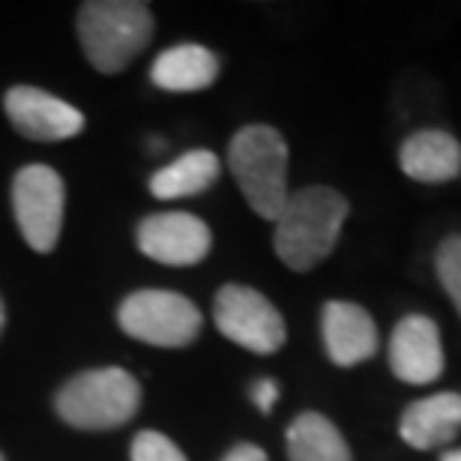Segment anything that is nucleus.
I'll return each instance as SVG.
<instances>
[{"mask_svg":"<svg viewBox=\"0 0 461 461\" xmlns=\"http://www.w3.org/2000/svg\"><path fill=\"white\" fill-rule=\"evenodd\" d=\"M9 123L31 141H67L85 129V114L76 105L45 94L40 87H9L4 96Z\"/></svg>","mask_w":461,"mask_h":461,"instance_id":"1a4fd4ad","label":"nucleus"},{"mask_svg":"<svg viewBox=\"0 0 461 461\" xmlns=\"http://www.w3.org/2000/svg\"><path fill=\"white\" fill-rule=\"evenodd\" d=\"M153 36V15L135 0H87L78 9V40L90 67L114 76L147 49Z\"/></svg>","mask_w":461,"mask_h":461,"instance_id":"7ed1b4c3","label":"nucleus"},{"mask_svg":"<svg viewBox=\"0 0 461 461\" xmlns=\"http://www.w3.org/2000/svg\"><path fill=\"white\" fill-rule=\"evenodd\" d=\"M0 330H4V300H0Z\"/></svg>","mask_w":461,"mask_h":461,"instance_id":"4be33fe9","label":"nucleus"},{"mask_svg":"<svg viewBox=\"0 0 461 461\" xmlns=\"http://www.w3.org/2000/svg\"><path fill=\"white\" fill-rule=\"evenodd\" d=\"M58 413L72 429L105 431L129 422L141 408V386L117 366L81 372L58 393Z\"/></svg>","mask_w":461,"mask_h":461,"instance_id":"20e7f679","label":"nucleus"},{"mask_svg":"<svg viewBox=\"0 0 461 461\" xmlns=\"http://www.w3.org/2000/svg\"><path fill=\"white\" fill-rule=\"evenodd\" d=\"M399 165L404 177L417 183H449L461 177V141L444 129H420L402 141Z\"/></svg>","mask_w":461,"mask_h":461,"instance_id":"f8f14e48","label":"nucleus"},{"mask_svg":"<svg viewBox=\"0 0 461 461\" xmlns=\"http://www.w3.org/2000/svg\"><path fill=\"white\" fill-rule=\"evenodd\" d=\"M390 368L404 384L426 386L444 375L440 330L429 315H404L390 336Z\"/></svg>","mask_w":461,"mask_h":461,"instance_id":"9d476101","label":"nucleus"},{"mask_svg":"<svg viewBox=\"0 0 461 461\" xmlns=\"http://www.w3.org/2000/svg\"><path fill=\"white\" fill-rule=\"evenodd\" d=\"M117 324L126 336L156 348H186L201 333L198 306L177 291H135L120 303Z\"/></svg>","mask_w":461,"mask_h":461,"instance_id":"39448f33","label":"nucleus"},{"mask_svg":"<svg viewBox=\"0 0 461 461\" xmlns=\"http://www.w3.org/2000/svg\"><path fill=\"white\" fill-rule=\"evenodd\" d=\"M291 461H354L348 440L324 413L306 411L288 426Z\"/></svg>","mask_w":461,"mask_h":461,"instance_id":"dca6fc26","label":"nucleus"},{"mask_svg":"<svg viewBox=\"0 0 461 461\" xmlns=\"http://www.w3.org/2000/svg\"><path fill=\"white\" fill-rule=\"evenodd\" d=\"M435 273L440 279V288L447 291L449 303L461 315V234H449L447 240H440L435 252Z\"/></svg>","mask_w":461,"mask_h":461,"instance_id":"f3484780","label":"nucleus"},{"mask_svg":"<svg viewBox=\"0 0 461 461\" xmlns=\"http://www.w3.org/2000/svg\"><path fill=\"white\" fill-rule=\"evenodd\" d=\"M276 399H279V386H276L273 377H261V381L252 384V402L261 413H270Z\"/></svg>","mask_w":461,"mask_h":461,"instance_id":"6ab92c4d","label":"nucleus"},{"mask_svg":"<svg viewBox=\"0 0 461 461\" xmlns=\"http://www.w3.org/2000/svg\"><path fill=\"white\" fill-rule=\"evenodd\" d=\"M0 461H4V456H0Z\"/></svg>","mask_w":461,"mask_h":461,"instance_id":"5701e85b","label":"nucleus"},{"mask_svg":"<svg viewBox=\"0 0 461 461\" xmlns=\"http://www.w3.org/2000/svg\"><path fill=\"white\" fill-rule=\"evenodd\" d=\"M461 431V395L458 393H435L417 399L404 408L399 420V435L408 447L429 453L449 444Z\"/></svg>","mask_w":461,"mask_h":461,"instance_id":"ddd939ff","label":"nucleus"},{"mask_svg":"<svg viewBox=\"0 0 461 461\" xmlns=\"http://www.w3.org/2000/svg\"><path fill=\"white\" fill-rule=\"evenodd\" d=\"M210 246H213V234L204 219L180 213V210L153 213L138 225V249L150 261L168 267H192L204 261Z\"/></svg>","mask_w":461,"mask_h":461,"instance_id":"6e6552de","label":"nucleus"},{"mask_svg":"<svg viewBox=\"0 0 461 461\" xmlns=\"http://www.w3.org/2000/svg\"><path fill=\"white\" fill-rule=\"evenodd\" d=\"M440 461H461V449H447V453L440 456Z\"/></svg>","mask_w":461,"mask_h":461,"instance_id":"412c9836","label":"nucleus"},{"mask_svg":"<svg viewBox=\"0 0 461 461\" xmlns=\"http://www.w3.org/2000/svg\"><path fill=\"white\" fill-rule=\"evenodd\" d=\"M132 461H186L180 447L159 431H141L132 440Z\"/></svg>","mask_w":461,"mask_h":461,"instance_id":"a211bd4d","label":"nucleus"},{"mask_svg":"<svg viewBox=\"0 0 461 461\" xmlns=\"http://www.w3.org/2000/svg\"><path fill=\"white\" fill-rule=\"evenodd\" d=\"M321 333H324L327 357L336 366L354 368L377 354V327L375 318L363 306L348 300H330L321 312Z\"/></svg>","mask_w":461,"mask_h":461,"instance_id":"9b49d317","label":"nucleus"},{"mask_svg":"<svg viewBox=\"0 0 461 461\" xmlns=\"http://www.w3.org/2000/svg\"><path fill=\"white\" fill-rule=\"evenodd\" d=\"M63 204H67V189H63L60 174L49 165H27L15 174V222L33 252L49 255L58 246L63 228Z\"/></svg>","mask_w":461,"mask_h":461,"instance_id":"0eeeda50","label":"nucleus"},{"mask_svg":"<svg viewBox=\"0 0 461 461\" xmlns=\"http://www.w3.org/2000/svg\"><path fill=\"white\" fill-rule=\"evenodd\" d=\"M222 174L219 156L210 150H189L168 162L150 177V192L159 201H177V198H192L207 192Z\"/></svg>","mask_w":461,"mask_h":461,"instance_id":"2eb2a0df","label":"nucleus"},{"mask_svg":"<svg viewBox=\"0 0 461 461\" xmlns=\"http://www.w3.org/2000/svg\"><path fill=\"white\" fill-rule=\"evenodd\" d=\"M222 461H270V458H267V453H264L261 447H255V444H237Z\"/></svg>","mask_w":461,"mask_h":461,"instance_id":"aec40b11","label":"nucleus"},{"mask_svg":"<svg viewBox=\"0 0 461 461\" xmlns=\"http://www.w3.org/2000/svg\"><path fill=\"white\" fill-rule=\"evenodd\" d=\"M213 321L225 339L261 357L276 354L288 339L282 312L261 291L249 288V285L219 288L213 300Z\"/></svg>","mask_w":461,"mask_h":461,"instance_id":"423d86ee","label":"nucleus"},{"mask_svg":"<svg viewBox=\"0 0 461 461\" xmlns=\"http://www.w3.org/2000/svg\"><path fill=\"white\" fill-rule=\"evenodd\" d=\"M228 168L234 174L246 204L261 219L276 222L288 189V144L279 129L252 123L243 126L228 144Z\"/></svg>","mask_w":461,"mask_h":461,"instance_id":"f03ea898","label":"nucleus"},{"mask_svg":"<svg viewBox=\"0 0 461 461\" xmlns=\"http://www.w3.org/2000/svg\"><path fill=\"white\" fill-rule=\"evenodd\" d=\"M219 76V58L204 45L183 42L162 51L150 67V81L171 94H195L207 90Z\"/></svg>","mask_w":461,"mask_h":461,"instance_id":"4468645a","label":"nucleus"},{"mask_svg":"<svg viewBox=\"0 0 461 461\" xmlns=\"http://www.w3.org/2000/svg\"><path fill=\"white\" fill-rule=\"evenodd\" d=\"M348 210V198L333 186H306L291 192L273 222V246L279 261L297 273L315 270L321 261H327L342 237Z\"/></svg>","mask_w":461,"mask_h":461,"instance_id":"f257e3e1","label":"nucleus"}]
</instances>
